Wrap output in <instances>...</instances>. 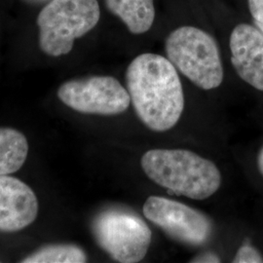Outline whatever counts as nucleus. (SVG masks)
Instances as JSON below:
<instances>
[{
    "instance_id": "f3484780",
    "label": "nucleus",
    "mask_w": 263,
    "mask_h": 263,
    "mask_svg": "<svg viewBox=\"0 0 263 263\" xmlns=\"http://www.w3.org/2000/svg\"><path fill=\"white\" fill-rule=\"evenodd\" d=\"M25 2H28L30 4H47L48 2L52 1V0H23Z\"/></svg>"
},
{
    "instance_id": "a211bd4d",
    "label": "nucleus",
    "mask_w": 263,
    "mask_h": 263,
    "mask_svg": "<svg viewBox=\"0 0 263 263\" xmlns=\"http://www.w3.org/2000/svg\"><path fill=\"white\" fill-rule=\"evenodd\" d=\"M254 26L256 27V28H258L261 32L263 33V23H260V22H255V21H254Z\"/></svg>"
},
{
    "instance_id": "0eeeda50",
    "label": "nucleus",
    "mask_w": 263,
    "mask_h": 263,
    "mask_svg": "<svg viewBox=\"0 0 263 263\" xmlns=\"http://www.w3.org/2000/svg\"><path fill=\"white\" fill-rule=\"evenodd\" d=\"M142 214L151 223L182 244H205L213 232L211 219L205 214L169 198H147L142 208Z\"/></svg>"
},
{
    "instance_id": "9b49d317",
    "label": "nucleus",
    "mask_w": 263,
    "mask_h": 263,
    "mask_svg": "<svg viewBox=\"0 0 263 263\" xmlns=\"http://www.w3.org/2000/svg\"><path fill=\"white\" fill-rule=\"evenodd\" d=\"M28 154V140L23 133L13 128H0V176L18 172Z\"/></svg>"
},
{
    "instance_id": "20e7f679",
    "label": "nucleus",
    "mask_w": 263,
    "mask_h": 263,
    "mask_svg": "<svg viewBox=\"0 0 263 263\" xmlns=\"http://www.w3.org/2000/svg\"><path fill=\"white\" fill-rule=\"evenodd\" d=\"M101 9L98 0H52L38 14L39 47L50 57L68 54L76 39L98 25Z\"/></svg>"
},
{
    "instance_id": "7ed1b4c3",
    "label": "nucleus",
    "mask_w": 263,
    "mask_h": 263,
    "mask_svg": "<svg viewBox=\"0 0 263 263\" xmlns=\"http://www.w3.org/2000/svg\"><path fill=\"white\" fill-rule=\"evenodd\" d=\"M167 59L181 74L203 90H213L223 81V66L216 39L200 28L183 26L165 41Z\"/></svg>"
},
{
    "instance_id": "ddd939ff",
    "label": "nucleus",
    "mask_w": 263,
    "mask_h": 263,
    "mask_svg": "<svg viewBox=\"0 0 263 263\" xmlns=\"http://www.w3.org/2000/svg\"><path fill=\"white\" fill-rule=\"evenodd\" d=\"M233 262L262 263L263 256L252 245L245 243L238 250Z\"/></svg>"
},
{
    "instance_id": "f257e3e1",
    "label": "nucleus",
    "mask_w": 263,
    "mask_h": 263,
    "mask_svg": "<svg viewBox=\"0 0 263 263\" xmlns=\"http://www.w3.org/2000/svg\"><path fill=\"white\" fill-rule=\"evenodd\" d=\"M127 90L138 117L151 131H169L184 109V95L178 70L165 57L145 53L126 70Z\"/></svg>"
},
{
    "instance_id": "f03ea898",
    "label": "nucleus",
    "mask_w": 263,
    "mask_h": 263,
    "mask_svg": "<svg viewBox=\"0 0 263 263\" xmlns=\"http://www.w3.org/2000/svg\"><path fill=\"white\" fill-rule=\"evenodd\" d=\"M141 165L154 183L193 200L212 197L221 184L216 164L186 149H151L142 155Z\"/></svg>"
},
{
    "instance_id": "1a4fd4ad",
    "label": "nucleus",
    "mask_w": 263,
    "mask_h": 263,
    "mask_svg": "<svg viewBox=\"0 0 263 263\" xmlns=\"http://www.w3.org/2000/svg\"><path fill=\"white\" fill-rule=\"evenodd\" d=\"M229 46L237 74L254 89L263 91V33L249 24L236 26Z\"/></svg>"
},
{
    "instance_id": "4468645a",
    "label": "nucleus",
    "mask_w": 263,
    "mask_h": 263,
    "mask_svg": "<svg viewBox=\"0 0 263 263\" xmlns=\"http://www.w3.org/2000/svg\"><path fill=\"white\" fill-rule=\"evenodd\" d=\"M248 3L254 21L263 23V0H248Z\"/></svg>"
},
{
    "instance_id": "9d476101",
    "label": "nucleus",
    "mask_w": 263,
    "mask_h": 263,
    "mask_svg": "<svg viewBox=\"0 0 263 263\" xmlns=\"http://www.w3.org/2000/svg\"><path fill=\"white\" fill-rule=\"evenodd\" d=\"M105 5L133 34L145 33L155 20L153 0H105Z\"/></svg>"
},
{
    "instance_id": "6e6552de",
    "label": "nucleus",
    "mask_w": 263,
    "mask_h": 263,
    "mask_svg": "<svg viewBox=\"0 0 263 263\" xmlns=\"http://www.w3.org/2000/svg\"><path fill=\"white\" fill-rule=\"evenodd\" d=\"M38 200L27 183L9 175L0 176V231L16 232L32 224Z\"/></svg>"
},
{
    "instance_id": "2eb2a0df",
    "label": "nucleus",
    "mask_w": 263,
    "mask_h": 263,
    "mask_svg": "<svg viewBox=\"0 0 263 263\" xmlns=\"http://www.w3.org/2000/svg\"><path fill=\"white\" fill-rule=\"evenodd\" d=\"M190 262L196 263H218L220 262V258L217 254L212 252H206L203 254H198L197 256L193 257Z\"/></svg>"
},
{
    "instance_id": "39448f33",
    "label": "nucleus",
    "mask_w": 263,
    "mask_h": 263,
    "mask_svg": "<svg viewBox=\"0 0 263 263\" xmlns=\"http://www.w3.org/2000/svg\"><path fill=\"white\" fill-rule=\"evenodd\" d=\"M92 231L98 245L115 261H141L151 247L152 233L137 214L109 209L95 217Z\"/></svg>"
},
{
    "instance_id": "f8f14e48",
    "label": "nucleus",
    "mask_w": 263,
    "mask_h": 263,
    "mask_svg": "<svg viewBox=\"0 0 263 263\" xmlns=\"http://www.w3.org/2000/svg\"><path fill=\"white\" fill-rule=\"evenodd\" d=\"M87 254L76 245H49L24 258L23 263H83Z\"/></svg>"
},
{
    "instance_id": "423d86ee",
    "label": "nucleus",
    "mask_w": 263,
    "mask_h": 263,
    "mask_svg": "<svg viewBox=\"0 0 263 263\" xmlns=\"http://www.w3.org/2000/svg\"><path fill=\"white\" fill-rule=\"evenodd\" d=\"M57 95L66 106L84 114L118 115L131 104L128 90L112 76L71 79L59 87Z\"/></svg>"
},
{
    "instance_id": "dca6fc26",
    "label": "nucleus",
    "mask_w": 263,
    "mask_h": 263,
    "mask_svg": "<svg viewBox=\"0 0 263 263\" xmlns=\"http://www.w3.org/2000/svg\"><path fill=\"white\" fill-rule=\"evenodd\" d=\"M257 167H258L260 174L263 176V146L257 154Z\"/></svg>"
}]
</instances>
